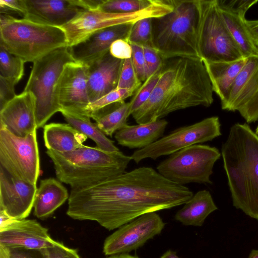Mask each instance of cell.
I'll return each mask as SVG.
<instances>
[{
  "label": "cell",
  "instance_id": "39",
  "mask_svg": "<svg viewBox=\"0 0 258 258\" xmlns=\"http://www.w3.org/2000/svg\"><path fill=\"white\" fill-rule=\"evenodd\" d=\"M142 46L145 60L150 76L162 70L164 60L154 48L147 46Z\"/></svg>",
  "mask_w": 258,
  "mask_h": 258
},
{
  "label": "cell",
  "instance_id": "47",
  "mask_svg": "<svg viewBox=\"0 0 258 258\" xmlns=\"http://www.w3.org/2000/svg\"><path fill=\"white\" fill-rule=\"evenodd\" d=\"M160 258H180L176 254V252L171 250L166 251Z\"/></svg>",
  "mask_w": 258,
  "mask_h": 258
},
{
  "label": "cell",
  "instance_id": "30",
  "mask_svg": "<svg viewBox=\"0 0 258 258\" xmlns=\"http://www.w3.org/2000/svg\"><path fill=\"white\" fill-rule=\"evenodd\" d=\"M130 115V103L124 102L96 120L95 123L106 136L111 137L117 131L127 124V120Z\"/></svg>",
  "mask_w": 258,
  "mask_h": 258
},
{
  "label": "cell",
  "instance_id": "26",
  "mask_svg": "<svg viewBox=\"0 0 258 258\" xmlns=\"http://www.w3.org/2000/svg\"><path fill=\"white\" fill-rule=\"evenodd\" d=\"M67 189L58 180L50 177L40 181L34 204V214L38 218H46L67 200Z\"/></svg>",
  "mask_w": 258,
  "mask_h": 258
},
{
  "label": "cell",
  "instance_id": "48",
  "mask_svg": "<svg viewBox=\"0 0 258 258\" xmlns=\"http://www.w3.org/2000/svg\"><path fill=\"white\" fill-rule=\"evenodd\" d=\"M107 258H139L137 256L128 254L127 253H121L112 255Z\"/></svg>",
  "mask_w": 258,
  "mask_h": 258
},
{
  "label": "cell",
  "instance_id": "36",
  "mask_svg": "<svg viewBox=\"0 0 258 258\" xmlns=\"http://www.w3.org/2000/svg\"><path fill=\"white\" fill-rule=\"evenodd\" d=\"M0 258H47L44 249L0 245Z\"/></svg>",
  "mask_w": 258,
  "mask_h": 258
},
{
  "label": "cell",
  "instance_id": "35",
  "mask_svg": "<svg viewBox=\"0 0 258 258\" xmlns=\"http://www.w3.org/2000/svg\"><path fill=\"white\" fill-rule=\"evenodd\" d=\"M142 85L133 66L132 58L124 59L122 64L117 88L136 92Z\"/></svg>",
  "mask_w": 258,
  "mask_h": 258
},
{
  "label": "cell",
  "instance_id": "1",
  "mask_svg": "<svg viewBox=\"0 0 258 258\" xmlns=\"http://www.w3.org/2000/svg\"><path fill=\"white\" fill-rule=\"evenodd\" d=\"M150 167H140L80 188L72 189L67 214L112 230L150 212L184 204L192 196Z\"/></svg>",
  "mask_w": 258,
  "mask_h": 258
},
{
  "label": "cell",
  "instance_id": "17",
  "mask_svg": "<svg viewBox=\"0 0 258 258\" xmlns=\"http://www.w3.org/2000/svg\"><path fill=\"white\" fill-rule=\"evenodd\" d=\"M56 242L50 236L48 229L35 220L15 219L0 228V245L43 249Z\"/></svg>",
  "mask_w": 258,
  "mask_h": 258
},
{
  "label": "cell",
  "instance_id": "22",
  "mask_svg": "<svg viewBox=\"0 0 258 258\" xmlns=\"http://www.w3.org/2000/svg\"><path fill=\"white\" fill-rule=\"evenodd\" d=\"M258 91V55L247 57L237 75L226 100L221 103L223 110L235 111L248 102Z\"/></svg>",
  "mask_w": 258,
  "mask_h": 258
},
{
  "label": "cell",
  "instance_id": "33",
  "mask_svg": "<svg viewBox=\"0 0 258 258\" xmlns=\"http://www.w3.org/2000/svg\"><path fill=\"white\" fill-rule=\"evenodd\" d=\"M152 19H142L133 24L127 39L130 43L153 48Z\"/></svg>",
  "mask_w": 258,
  "mask_h": 258
},
{
  "label": "cell",
  "instance_id": "20",
  "mask_svg": "<svg viewBox=\"0 0 258 258\" xmlns=\"http://www.w3.org/2000/svg\"><path fill=\"white\" fill-rule=\"evenodd\" d=\"M25 14L23 18L38 23L60 27L83 10L72 0H24Z\"/></svg>",
  "mask_w": 258,
  "mask_h": 258
},
{
  "label": "cell",
  "instance_id": "7",
  "mask_svg": "<svg viewBox=\"0 0 258 258\" xmlns=\"http://www.w3.org/2000/svg\"><path fill=\"white\" fill-rule=\"evenodd\" d=\"M72 61L75 60L69 47L65 46L33 62L24 91L30 92L34 98L37 128L43 127L53 115L60 112L58 84L64 66Z\"/></svg>",
  "mask_w": 258,
  "mask_h": 258
},
{
  "label": "cell",
  "instance_id": "45",
  "mask_svg": "<svg viewBox=\"0 0 258 258\" xmlns=\"http://www.w3.org/2000/svg\"><path fill=\"white\" fill-rule=\"evenodd\" d=\"M246 25L255 46L258 48V20H246Z\"/></svg>",
  "mask_w": 258,
  "mask_h": 258
},
{
  "label": "cell",
  "instance_id": "13",
  "mask_svg": "<svg viewBox=\"0 0 258 258\" xmlns=\"http://www.w3.org/2000/svg\"><path fill=\"white\" fill-rule=\"evenodd\" d=\"M165 225L155 212L143 214L108 236L103 244V252L106 255H112L136 250L159 234Z\"/></svg>",
  "mask_w": 258,
  "mask_h": 258
},
{
  "label": "cell",
  "instance_id": "12",
  "mask_svg": "<svg viewBox=\"0 0 258 258\" xmlns=\"http://www.w3.org/2000/svg\"><path fill=\"white\" fill-rule=\"evenodd\" d=\"M218 116H212L192 124L176 129L150 145L135 151L132 160L139 163L142 160L170 155L182 149L212 141L221 135Z\"/></svg>",
  "mask_w": 258,
  "mask_h": 258
},
{
  "label": "cell",
  "instance_id": "34",
  "mask_svg": "<svg viewBox=\"0 0 258 258\" xmlns=\"http://www.w3.org/2000/svg\"><path fill=\"white\" fill-rule=\"evenodd\" d=\"M161 70L150 76L137 89L131 100V115L138 110L149 98L160 78Z\"/></svg>",
  "mask_w": 258,
  "mask_h": 258
},
{
  "label": "cell",
  "instance_id": "24",
  "mask_svg": "<svg viewBox=\"0 0 258 258\" xmlns=\"http://www.w3.org/2000/svg\"><path fill=\"white\" fill-rule=\"evenodd\" d=\"M247 57L228 61H208L203 60L210 78L213 92L224 102L230 89Z\"/></svg>",
  "mask_w": 258,
  "mask_h": 258
},
{
  "label": "cell",
  "instance_id": "11",
  "mask_svg": "<svg viewBox=\"0 0 258 258\" xmlns=\"http://www.w3.org/2000/svg\"><path fill=\"white\" fill-rule=\"evenodd\" d=\"M36 131L19 137L0 127V166L15 178L34 185L40 174Z\"/></svg>",
  "mask_w": 258,
  "mask_h": 258
},
{
  "label": "cell",
  "instance_id": "42",
  "mask_svg": "<svg viewBox=\"0 0 258 258\" xmlns=\"http://www.w3.org/2000/svg\"><path fill=\"white\" fill-rule=\"evenodd\" d=\"M238 111L248 123L258 120V91L245 104L240 108Z\"/></svg>",
  "mask_w": 258,
  "mask_h": 258
},
{
  "label": "cell",
  "instance_id": "15",
  "mask_svg": "<svg viewBox=\"0 0 258 258\" xmlns=\"http://www.w3.org/2000/svg\"><path fill=\"white\" fill-rule=\"evenodd\" d=\"M36 185L18 179L0 166V210L18 220L27 217L36 198Z\"/></svg>",
  "mask_w": 258,
  "mask_h": 258
},
{
  "label": "cell",
  "instance_id": "5",
  "mask_svg": "<svg viewBox=\"0 0 258 258\" xmlns=\"http://www.w3.org/2000/svg\"><path fill=\"white\" fill-rule=\"evenodd\" d=\"M173 10L152 19L153 48L163 60L200 58L197 48V0H171Z\"/></svg>",
  "mask_w": 258,
  "mask_h": 258
},
{
  "label": "cell",
  "instance_id": "10",
  "mask_svg": "<svg viewBox=\"0 0 258 258\" xmlns=\"http://www.w3.org/2000/svg\"><path fill=\"white\" fill-rule=\"evenodd\" d=\"M220 156L215 147L196 144L172 154L157 166V170L164 177L178 184H212L210 176Z\"/></svg>",
  "mask_w": 258,
  "mask_h": 258
},
{
  "label": "cell",
  "instance_id": "6",
  "mask_svg": "<svg viewBox=\"0 0 258 258\" xmlns=\"http://www.w3.org/2000/svg\"><path fill=\"white\" fill-rule=\"evenodd\" d=\"M0 44L25 62L33 63L56 49L67 46V41L60 27L1 13Z\"/></svg>",
  "mask_w": 258,
  "mask_h": 258
},
{
  "label": "cell",
  "instance_id": "41",
  "mask_svg": "<svg viewBox=\"0 0 258 258\" xmlns=\"http://www.w3.org/2000/svg\"><path fill=\"white\" fill-rule=\"evenodd\" d=\"M109 52L113 57L124 60L132 58V48L126 39H119L112 43Z\"/></svg>",
  "mask_w": 258,
  "mask_h": 258
},
{
  "label": "cell",
  "instance_id": "51",
  "mask_svg": "<svg viewBox=\"0 0 258 258\" xmlns=\"http://www.w3.org/2000/svg\"><path fill=\"white\" fill-rule=\"evenodd\" d=\"M256 130H258V125H257V128H256Z\"/></svg>",
  "mask_w": 258,
  "mask_h": 258
},
{
  "label": "cell",
  "instance_id": "19",
  "mask_svg": "<svg viewBox=\"0 0 258 258\" xmlns=\"http://www.w3.org/2000/svg\"><path fill=\"white\" fill-rule=\"evenodd\" d=\"M133 24H120L101 30L84 41L69 47L75 61L88 65L109 51L111 45L119 39H127Z\"/></svg>",
  "mask_w": 258,
  "mask_h": 258
},
{
  "label": "cell",
  "instance_id": "2",
  "mask_svg": "<svg viewBox=\"0 0 258 258\" xmlns=\"http://www.w3.org/2000/svg\"><path fill=\"white\" fill-rule=\"evenodd\" d=\"M212 84L200 58L164 60L160 78L148 100L132 115L138 124L161 119L168 114L214 101Z\"/></svg>",
  "mask_w": 258,
  "mask_h": 258
},
{
  "label": "cell",
  "instance_id": "25",
  "mask_svg": "<svg viewBox=\"0 0 258 258\" xmlns=\"http://www.w3.org/2000/svg\"><path fill=\"white\" fill-rule=\"evenodd\" d=\"M87 137L69 123H50L43 126V140L47 150L60 153L84 146Z\"/></svg>",
  "mask_w": 258,
  "mask_h": 258
},
{
  "label": "cell",
  "instance_id": "44",
  "mask_svg": "<svg viewBox=\"0 0 258 258\" xmlns=\"http://www.w3.org/2000/svg\"><path fill=\"white\" fill-rule=\"evenodd\" d=\"M76 6L85 10H95L100 8L104 0H72Z\"/></svg>",
  "mask_w": 258,
  "mask_h": 258
},
{
  "label": "cell",
  "instance_id": "3",
  "mask_svg": "<svg viewBox=\"0 0 258 258\" xmlns=\"http://www.w3.org/2000/svg\"><path fill=\"white\" fill-rule=\"evenodd\" d=\"M221 154L233 206L258 220V135L246 123L234 124Z\"/></svg>",
  "mask_w": 258,
  "mask_h": 258
},
{
  "label": "cell",
  "instance_id": "8",
  "mask_svg": "<svg viewBox=\"0 0 258 258\" xmlns=\"http://www.w3.org/2000/svg\"><path fill=\"white\" fill-rule=\"evenodd\" d=\"M173 9L171 0H154L147 8L133 13H109L100 9L83 10L60 28L66 34L67 46L70 47L103 29L120 24H134L144 18H159L171 12Z\"/></svg>",
  "mask_w": 258,
  "mask_h": 258
},
{
  "label": "cell",
  "instance_id": "28",
  "mask_svg": "<svg viewBox=\"0 0 258 258\" xmlns=\"http://www.w3.org/2000/svg\"><path fill=\"white\" fill-rule=\"evenodd\" d=\"M60 112L68 123L93 140L98 148L110 152L120 151L114 145V142L106 137L96 123L91 121L89 116L64 110Z\"/></svg>",
  "mask_w": 258,
  "mask_h": 258
},
{
  "label": "cell",
  "instance_id": "16",
  "mask_svg": "<svg viewBox=\"0 0 258 258\" xmlns=\"http://www.w3.org/2000/svg\"><path fill=\"white\" fill-rule=\"evenodd\" d=\"M257 0H216L223 21L243 56L258 55L255 46L246 25L245 15Z\"/></svg>",
  "mask_w": 258,
  "mask_h": 258
},
{
  "label": "cell",
  "instance_id": "14",
  "mask_svg": "<svg viewBox=\"0 0 258 258\" xmlns=\"http://www.w3.org/2000/svg\"><path fill=\"white\" fill-rule=\"evenodd\" d=\"M87 73V66L79 62L72 61L64 66L57 87L61 110L87 115L86 109L90 103Z\"/></svg>",
  "mask_w": 258,
  "mask_h": 258
},
{
  "label": "cell",
  "instance_id": "32",
  "mask_svg": "<svg viewBox=\"0 0 258 258\" xmlns=\"http://www.w3.org/2000/svg\"><path fill=\"white\" fill-rule=\"evenodd\" d=\"M153 2L154 0H104L100 9L109 13H133L147 8Z\"/></svg>",
  "mask_w": 258,
  "mask_h": 258
},
{
  "label": "cell",
  "instance_id": "9",
  "mask_svg": "<svg viewBox=\"0 0 258 258\" xmlns=\"http://www.w3.org/2000/svg\"><path fill=\"white\" fill-rule=\"evenodd\" d=\"M197 48L202 60L228 61L244 57L218 10L216 0H197Z\"/></svg>",
  "mask_w": 258,
  "mask_h": 258
},
{
  "label": "cell",
  "instance_id": "21",
  "mask_svg": "<svg viewBox=\"0 0 258 258\" xmlns=\"http://www.w3.org/2000/svg\"><path fill=\"white\" fill-rule=\"evenodd\" d=\"M123 61L113 57L109 51L101 58L87 65L90 103L117 88Z\"/></svg>",
  "mask_w": 258,
  "mask_h": 258
},
{
  "label": "cell",
  "instance_id": "18",
  "mask_svg": "<svg viewBox=\"0 0 258 258\" xmlns=\"http://www.w3.org/2000/svg\"><path fill=\"white\" fill-rule=\"evenodd\" d=\"M0 127L19 137L37 130L35 100L31 93L23 91L0 110Z\"/></svg>",
  "mask_w": 258,
  "mask_h": 258
},
{
  "label": "cell",
  "instance_id": "43",
  "mask_svg": "<svg viewBox=\"0 0 258 258\" xmlns=\"http://www.w3.org/2000/svg\"><path fill=\"white\" fill-rule=\"evenodd\" d=\"M0 12L7 14L15 13L23 18L25 14L24 0H0Z\"/></svg>",
  "mask_w": 258,
  "mask_h": 258
},
{
  "label": "cell",
  "instance_id": "49",
  "mask_svg": "<svg viewBox=\"0 0 258 258\" xmlns=\"http://www.w3.org/2000/svg\"><path fill=\"white\" fill-rule=\"evenodd\" d=\"M248 258H258V250H252Z\"/></svg>",
  "mask_w": 258,
  "mask_h": 258
},
{
  "label": "cell",
  "instance_id": "31",
  "mask_svg": "<svg viewBox=\"0 0 258 258\" xmlns=\"http://www.w3.org/2000/svg\"><path fill=\"white\" fill-rule=\"evenodd\" d=\"M25 62L21 58L12 54L0 44V76L16 79L19 82L24 72Z\"/></svg>",
  "mask_w": 258,
  "mask_h": 258
},
{
  "label": "cell",
  "instance_id": "4",
  "mask_svg": "<svg viewBox=\"0 0 258 258\" xmlns=\"http://www.w3.org/2000/svg\"><path fill=\"white\" fill-rule=\"evenodd\" d=\"M57 179L72 189L96 184L125 172L132 160L122 152H110L97 147L85 146L75 151L60 153L47 150Z\"/></svg>",
  "mask_w": 258,
  "mask_h": 258
},
{
  "label": "cell",
  "instance_id": "46",
  "mask_svg": "<svg viewBox=\"0 0 258 258\" xmlns=\"http://www.w3.org/2000/svg\"><path fill=\"white\" fill-rule=\"evenodd\" d=\"M0 228L11 223L15 219L8 215L4 211L0 210Z\"/></svg>",
  "mask_w": 258,
  "mask_h": 258
},
{
  "label": "cell",
  "instance_id": "50",
  "mask_svg": "<svg viewBox=\"0 0 258 258\" xmlns=\"http://www.w3.org/2000/svg\"><path fill=\"white\" fill-rule=\"evenodd\" d=\"M255 133L258 135V130H256Z\"/></svg>",
  "mask_w": 258,
  "mask_h": 258
},
{
  "label": "cell",
  "instance_id": "37",
  "mask_svg": "<svg viewBox=\"0 0 258 258\" xmlns=\"http://www.w3.org/2000/svg\"><path fill=\"white\" fill-rule=\"evenodd\" d=\"M132 48V60L138 78L144 82L149 76L142 45L130 43Z\"/></svg>",
  "mask_w": 258,
  "mask_h": 258
},
{
  "label": "cell",
  "instance_id": "40",
  "mask_svg": "<svg viewBox=\"0 0 258 258\" xmlns=\"http://www.w3.org/2000/svg\"><path fill=\"white\" fill-rule=\"evenodd\" d=\"M44 249L47 258H80L76 249L69 248L58 241Z\"/></svg>",
  "mask_w": 258,
  "mask_h": 258
},
{
  "label": "cell",
  "instance_id": "29",
  "mask_svg": "<svg viewBox=\"0 0 258 258\" xmlns=\"http://www.w3.org/2000/svg\"><path fill=\"white\" fill-rule=\"evenodd\" d=\"M135 93L130 90L116 88L91 102L87 108V114L95 121L118 107L124 102L125 99L133 96Z\"/></svg>",
  "mask_w": 258,
  "mask_h": 258
},
{
  "label": "cell",
  "instance_id": "27",
  "mask_svg": "<svg viewBox=\"0 0 258 258\" xmlns=\"http://www.w3.org/2000/svg\"><path fill=\"white\" fill-rule=\"evenodd\" d=\"M217 209L210 192L201 190L184 204L174 218L185 226H201L206 218Z\"/></svg>",
  "mask_w": 258,
  "mask_h": 258
},
{
  "label": "cell",
  "instance_id": "23",
  "mask_svg": "<svg viewBox=\"0 0 258 258\" xmlns=\"http://www.w3.org/2000/svg\"><path fill=\"white\" fill-rule=\"evenodd\" d=\"M168 121L164 119L137 125L126 124L115 133L118 144L130 149H143L163 136Z\"/></svg>",
  "mask_w": 258,
  "mask_h": 258
},
{
  "label": "cell",
  "instance_id": "38",
  "mask_svg": "<svg viewBox=\"0 0 258 258\" xmlns=\"http://www.w3.org/2000/svg\"><path fill=\"white\" fill-rule=\"evenodd\" d=\"M18 82L15 78L0 76V110L16 96L15 87Z\"/></svg>",
  "mask_w": 258,
  "mask_h": 258
}]
</instances>
